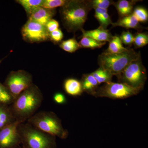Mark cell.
I'll list each match as a JSON object with an SVG mask.
<instances>
[{"label": "cell", "mask_w": 148, "mask_h": 148, "mask_svg": "<svg viewBox=\"0 0 148 148\" xmlns=\"http://www.w3.org/2000/svg\"><path fill=\"white\" fill-rule=\"evenodd\" d=\"M90 5L92 8H100L102 9L108 10L111 5H113V1L110 0H92L89 1Z\"/></svg>", "instance_id": "83f0119b"}, {"label": "cell", "mask_w": 148, "mask_h": 148, "mask_svg": "<svg viewBox=\"0 0 148 148\" xmlns=\"http://www.w3.org/2000/svg\"><path fill=\"white\" fill-rule=\"evenodd\" d=\"M120 38L122 43L126 45H132L134 42V36L129 31L123 32Z\"/></svg>", "instance_id": "f1b7e54d"}, {"label": "cell", "mask_w": 148, "mask_h": 148, "mask_svg": "<svg viewBox=\"0 0 148 148\" xmlns=\"http://www.w3.org/2000/svg\"><path fill=\"white\" fill-rule=\"evenodd\" d=\"M134 45L136 47L141 48L148 44V35L146 33H138L134 36Z\"/></svg>", "instance_id": "484cf974"}, {"label": "cell", "mask_w": 148, "mask_h": 148, "mask_svg": "<svg viewBox=\"0 0 148 148\" xmlns=\"http://www.w3.org/2000/svg\"><path fill=\"white\" fill-rule=\"evenodd\" d=\"M136 2V1L119 0L117 2H114L113 5L116 8L120 17H122L132 14L133 11V7Z\"/></svg>", "instance_id": "9a60e30c"}, {"label": "cell", "mask_w": 148, "mask_h": 148, "mask_svg": "<svg viewBox=\"0 0 148 148\" xmlns=\"http://www.w3.org/2000/svg\"><path fill=\"white\" fill-rule=\"evenodd\" d=\"M92 8L89 1H69L60 12L64 27L69 32L82 30Z\"/></svg>", "instance_id": "7a4b0ae2"}, {"label": "cell", "mask_w": 148, "mask_h": 148, "mask_svg": "<svg viewBox=\"0 0 148 148\" xmlns=\"http://www.w3.org/2000/svg\"><path fill=\"white\" fill-rule=\"evenodd\" d=\"M132 14L140 22H145L148 21V12L146 9L141 7H138L135 9Z\"/></svg>", "instance_id": "4316f807"}, {"label": "cell", "mask_w": 148, "mask_h": 148, "mask_svg": "<svg viewBox=\"0 0 148 148\" xmlns=\"http://www.w3.org/2000/svg\"><path fill=\"white\" fill-rule=\"evenodd\" d=\"M141 90L123 83L110 82L98 87L90 95L96 98L106 97L113 99H123L137 95Z\"/></svg>", "instance_id": "52a82bcc"}, {"label": "cell", "mask_w": 148, "mask_h": 148, "mask_svg": "<svg viewBox=\"0 0 148 148\" xmlns=\"http://www.w3.org/2000/svg\"><path fill=\"white\" fill-rule=\"evenodd\" d=\"M81 47L94 49L100 48L106 44V42H101L88 37H82L79 42Z\"/></svg>", "instance_id": "7402d4cb"}, {"label": "cell", "mask_w": 148, "mask_h": 148, "mask_svg": "<svg viewBox=\"0 0 148 148\" xmlns=\"http://www.w3.org/2000/svg\"><path fill=\"white\" fill-rule=\"evenodd\" d=\"M53 100L57 104L63 105L66 102L65 95L61 92H57L53 96Z\"/></svg>", "instance_id": "1f68e13d"}, {"label": "cell", "mask_w": 148, "mask_h": 148, "mask_svg": "<svg viewBox=\"0 0 148 148\" xmlns=\"http://www.w3.org/2000/svg\"><path fill=\"white\" fill-rule=\"evenodd\" d=\"M32 84V75L23 70L11 72L3 84L14 99Z\"/></svg>", "instance_id": "ba28073f"}, {"label": "cell", "mask_w": 148, "mask_h": 148, "mask_svg": "<svg viewBox=\"0 0 148 148\" xmlns=\"http://www.w3.org/2000/svg\"><path fill=\"white\" fill-rule=\"evenodd\" d=\"M59 24L58 21L55 19H51L46 25L45 27L48 32L50 33L51 32L59 29Z\"/></svg>", "instance_id": "4dcf8cb0"}, {"label": "cell", "mask_w": 148, "mask_h": 148, "mask_svg": "<svg viewBox=\"0 0 148 148\" xmlns=\"http://www.w3.org/2000/svg\"><path fill=\"white\" fill-rule=\"evenodd\" d=\"M43 101L42 92L33 84L19 94L10 107L16 121L23 123L36 113Z\"/></svg>", "instance_id": "6da1fadb"}, {"label": "cell", "mask_w": 148, "mask_h": 148, "mask_svg": "<svg viewBox=\"0 0 148 148\" xmlns=\"http://www.w3.org/2000/svg\"><path fill=\"white\" fill-rule=\"evenodd\" d=\"M116 76L119 82L143 90L147 81V73L141 57L131 62Z\"/></svg>", "instance_id": "8992f818"}, {"label": "cell", "mask_w": 148, "mask_h": 148, "mask_svg": "<svg viewBox=\"0 0 148 148\" xmlns=\"http://www.w3.org/2000/svg\"><path fill=\"white\" fill-rule=\"evenodd\" d=\"M139 21L132 13L128 16L120 17L116 22L112 23L113 27H120L126 29H138Z\"/></svg>", "instance_id": "2e32d148"}, {"label": "cell", "mask_w": 148, "mask_h": 148, "mask_svg": "<svg viewBox=\"0 0 148 148\" xmlns=\"http://www.w3.org/2000/svg\"><path fill=\"white\" fill-rule=\"evenodd\" d=\"M90 74L95 78L99 84L112 82V75L101 67Z\"/></svg>", "instance_id": "44dd1931"}, {"label": "cell", "mask_w": 148, "mask_h": 148, "mask_svg": "<svg viewBox=\"0 0 148 148\" xmlns=\"http://www.w3.org/2000/svg\"><path fill=\"white\" fill-rule=\"evenodd\" d=\"M55 14L53 10L47 9L40 7L35 10L29 17V19L45 26Z\"/></svg>", "instance_id": "7c38bea8"}, {"label": "cell", "mask_w": 148, "mask_h": 148, "mask_svg": "<svg viewBox=\"0 0 148 148\" xmlns=\"http://www.w3.org/2000/svg\"><path fill=\"white\" fill-rule=\"evenodd\" d=\"M64 38V34L61 29H58L49 33V38L54 42H60Z\"/></svg>", "instance_id": "f546056e"}, {"label": "cell", "mask_w": 148, "mask_h": 148, "mask_svg": "<svg viewBox=\"0 0 148 148\" xmlns=\"http://www.w3.org/2000/svg\"><path fill=\"white\" fill-rule=\"evenodd\" d=\"M81 82L83 91L89 94L96 90L99 85L91 74L84 75Z\"/></svg>", "instance_id": "e0dca14e"}, {"label": "cell", "mask_w": 148, "mask_h": 148, "mask_svg": "<svg viewBox=\"0 0 148 148\" xmlns=\"http://www.w3.org/2000/svg\"><path fill=\"white\" fill-rule=\"evenodd\" d=\"M81 31L82 33V37H89L101 42H109L113 37L109 30L101 27L90 31H85L82 29Z\"/></svg>", "instance_id": "8fae6325"}, {"label": "cell", "mask_w": 148, "mask_h": 148, "mask_svg": "<svg viewBox=\"0 0 148 148\" xmlns=\"http://www.w3.org/2000/svg\"><path fill=\"white\" fill-rule=\"evenodd\" d=\"M60 47L69 53H73L81 48L79 43L74 38L63 41L60 44Z\"/></svg>", "instance_id": "603a6c76"}, {"label": "cell", "mask_w": 148, "mask_h": 148, "mask_svg": "<svg viewBox=\"0 0 148 148\" xmlns=\"http://www.w3.org/2000/svg\"><path fill=\"white\" fill-rule=\"evenodd\" d=\"M19 124L15 121L0 129V148H17L21 144V137L17 130Z\"/></svg>", "instance_id": "30bf717a"}, {"label": "cell", "mask_w": 148, "mask_h": 148, "mask_svg": "<svg viewBox=\"0 0 148 148\" xmlns=\"http://www.w3.org/2000/svg\"><path fill=\"white\" fill-rule=\"evenodd\" d=\"M14 98L4 85L0 82V104L10 105L14 101Z\"/></svg>", "instance_id": "cb8c5ba5"}, {"label": "cell", "mask_w": 148, "mask_h": 148, "mask_svg": "<svg viewBox=\"0 0 148 148\" xmlns=\"http://www.w3.org/2000/svg\"><path fill=\"white\" fill-rule=\"evenodd\" d=\"M95 17L99 22L100 27L107 29L109 25L112 24L110 16L108 13V10L95 8Z\"/></svg>", "instance_id": "ffe728a7"}, {"label": "cell", "mask_w": 148, "mask_h": 148, "mask_svg": "<svg viewBox=\"0 0 148 148\" xmlns=\"http://www.w3.org/2000/svg\"><path fill=\"white\" fill-rule=\"evenodd\" d=\"M15 121L9 105L0 104V129Z\"/></svg>", "instance_id": "5bb4252c"}, {"label": "cell", "mask_w": 148, "mask_h": 148, "mask_svg": "<svg viewBox=\"0 0 148 148\" xmlns=\"http://www.w3.org/2000/svg\"><path fill=\"white\" fill-rule=\"evenodd\" d=\"M17 130L23 148H56V137L27 123L18 125Z\"/></svg>", "instance_id": "3957f363"}, {"label": "cell", "mask_w": 148, "mask_h": 148, "mask_svg": "<svg viewBox=\"0 0 148 148\" xmlns=\"http://www.w3.org/2000/svg\"><path fill=\"white\" fill-rule=\"evenodd\" d=\"M128 48L123 47L120 36L117 35L113 36L112 38L109 42L108 49L104 52L108 53H118L124 52Z\"/></svg>", "instance_id": "ac0fdd59"}, {"label": "cell", "mask_w": 148, "mask_h": 148, "mask_svg": "<svg viewBox=\"0 0 148 148\" xmlns=\"http://www.w3.org/2000/svg\"><path fill=\"white\" fill-rule=\"evenodd\" d=\"M16 2L21 5L25 10L29 18L37 9L41 7L43 0H18Z\"/></svg>", "instance_id": "d6986e66"}, {"label": "cell", "mask_w": 148, "mask_h": 148, "mask_svg": "<svg viewBox=\"0 0 148 148\" xmlns=\"http://www.w3.org/2000/svg\"><path fill=\"white\" fill-rule=\"evenodd\" d=\"M64 88L67 94L73 96H79L83 92L81 82L75 79H66L64 83Z\"/></svg>", "instance_id": "4fadbf2b"}, {"label": "cell", "mask_w": 148, "mask_h": 148, "mask_svg": "<svg viewBox=\"0 0 148 148\" xmlns=\"http://www.w3.org/2000/svg\"><path fill=\"white\" fill-rule=\"evenodd\" d=\"M66 0H44L42 7L47 9L53 10L58 7H62L67 3Z\"/></svg>", "instance_id": "d4e9b609"}, {"label": "cell", "mask_w": 148, "mask_h": 148, "mask_svg": "<svg viewBox=\"0 0 148 148\" xmlns=\"http://www.w3.org/2000/svg\"><path fill=\"white\" fill-rule=\"evenodd\" d=\"M28 123L48 134L62 139H66L69 133L62 125L57 115L52 112L40 111L27 120Z\"/></svg>", "instance_id": "5b68a950"}, {"label": "cell", "mask_w": 148, "mask_h": 148, "mask_svg": "<svg viewBox=\"0 0 148 148\" xmlns=\"http://www.w3.org/2000/svg\"><path fill=\"white\" fill-rule=\"evenodd\" d=\"M23 39L27 42L39 43L50 40L45 26L29 19L21 29Z\"/></svg>", "instance_id": "9c48e42d"}, {"label": "cell", "mask_w": 148, "mask_h": 148, "mask_svg": "<svg viewBox=\"0 0 148 148\" xmlns=\"http://www.w3.org/2000/svg\"><path fill=\"white\" fill-rule=\"evenodd\" d=\"M141 57L140 52L128 48L124 52L118 53H108L103 52L98 57V64L104 70L113 76L117 75L130 64Z\"/></svg>", "instance_id": "277c9868"}]
</instances>
